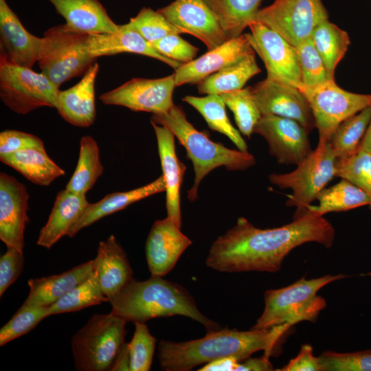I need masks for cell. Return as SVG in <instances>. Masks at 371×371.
Instances as JSON below:
<instances>
[{
    "label": "cell",
    "instance_id": "21",
    "mask_svg": "<svg viewBox=\"0 0 371 371\" xmlns=\"http://www.w3.org/2000/svg\"><path fill=\"white\" fill-rule=\"evenodd\" d=\"M98 71L99 65L95 62L78 83L58 93L56 109L73 126L88 127L95 121V83Z\"/></svg>",
    "mask_w": 371,
    "mask_h": 371
},
{
    "label": "cell",
    "instance_id": "8",
    "mask_svg": "<svg viewBox=\"0 0 371 371\" xmlns=\"http://www.w3.org/2000/svg\"><path fill=\"white\" fill-rule=\"evenodd\" d=\"M87 36L73 30L66 24L47 30L42 37L38 61L41 73L58 87L84 74L95 60L86 49Z\"/></svg>",
    "mask_w": 371,
    "mask_h": 371
},
{
    "label": "cell",
    "instance_id": "42",
    "mask_svg": "<svg viewBox=\"0 0 371 371\" xmlns=\"http://www.w3.org/2000/svg\"><path fill=\"white\" fill-rule=\"evenodd\" d=\"M135 331L128 347L131 357V371H148L155 349L156 339L143 322H135Z\"/></svg>",
    "mask_w": 371,
    "mask_h": 371
},
{
    "label": "cell",
    "instance_id": "51",
    "mask_svg": "<svg viewBox=\"0 0 371 371\" xmlns=\"http://www.w3.org/2000/svg\"><path fill=\"white\" fill-rule=\"evenodd\" d=\"M111 371H131V357L128 343L125 342L121 348Z\"/></svg>",
    "mask_w": 371,
    "mask_h": 371
},
{
    "label": "cell",
    "instance_id": "11",
    "mask_svg": "<svg viewBox=\"0 0 371 371\" xmlns=\"http://www.w3.org/2000/svg\"><path fill=\"white\" fill-rule=\"evenodd\" d=\"M302 92L310 104L318 130V144L329 142L342 122L371 106V94L349 92L339 87L335 80Z\"/></svg>",
    "mask_w": 371,
    "mask_h": 371
},
{
    "label": "cell",
    "instance_id": "22",
    "mask_svg": "<svg viewBox=\"0 0 371 371\" xmlns=\"http://www.w3.org/2000/svg\"><path fill=\"white\" fill-rule=\"evenodd\" d=\"M86 49L94 59L102 56L133 53L159 60L175 70L183 65L159 54L149 42L126 24L119 25V30L113 33L88 34Z\"/></svg>",
    "mask_w": 371,
    "mask_h": 371
},
{
    "label": "cell",
    "instance_id": "30",
    "mask_svg": "<svg viewBox=\"0 0 371 371\" xmlns=\"http://www.w3.org/2000/svg\"><path fill=\"white\" fill-rule=\"evenodd\" d=\"M215 15L227 38L242 34L254 21L263 0H203Z\"/></svg>",
    "mask_w": 371,
    "mask_h": 371
},
{
    "label": "cell",
    "instance_id": "10",
    "mask_svg": "<svg viewBox=\"0 0 371 371\" xmlns=\"http://www.w3.org/2000/svg\"><path fill=\"white\" fill-rule=\"evenodd\" d=\"M326 19L328 14L322 0H276L256 16V21L294 47L310 38L315 27Z\"/></svg>",
    "mask_w": 371,
    "mask_h": 371
},
{
    "label": "cell",
    "instance_id": "7",
    "mask_svg": "<svg viewBox=\"0 0 371 371\" xmlns=\"http://www.w3.org/2000/svg\"><path fill=\"white\" fill-rule=\"evenodd\" d=\"M337 160L329 142L317 148L297 165L295 170L284 174L272 173L269 181L281 189L289 188L286 205L295 207L294 217L302 215L316 200L318 194L337 175Z\"/></svg>",
    "mask_w": 371,
    "mask_h": 371
},
{
    "label": "cell",
    "instance_id": "2",
    "mask_svg": "<svg viewBox=\"0 0 371 371\" xmlns=\"http://www.w3.org/2000/svg\"><path fill=\"white\" fill-rule=\"evenodd\" d=\"M290 327L284 324L247 331L221 328L190 341L161 340L158 344L159 366L166 371H188L223 357H234L240 362L259 350L270 357L278 352L280 339Z\"/></svg>",
    "mask_w": 371,
    "mask_h": 371
},
{
    "label": "cell",
    "instance_id": "4",
    "mask_svg": "<svg viewBox=\"0 0 371 371\" xmlns=\"http://www.w3.org/2000/svg\"><path fill=\"white\" fill-rule=\"evenodd\" d=\"M150 122L170 130L186 149L187 158L192 162L194 179L188 192V198L192 202L197 199L200 183L212 170L221 166L229 170H244L256 164L255 157L247 151L228 148L196 129L180 106L174 105L165 113L153 114Z\"/></svg>",
    "mask_w": 371,
    "mask_h": 371
},
{
    "label": "cell",
    "instance_id": "45",
    "mask_svg": "<svg viewBox=\"0 0 371 371\" xmlns=\"http://www.w3.org/2000/svg\"><path fill=\"white\" fill-rule=\"evenodd\" d=\"M150 43L161 56L181 64L195 59L199 51L198 47L182 38L179 34H169Z\"/></svg>",
    "mask_w": 371,
    "mask_h": 371
},
{
    "label": "cell",
    "instance_id": "41",
    "mask_svg": "<svg viewBox=\"0 0 371 371\" xmlns=\"http://www.w3.org/2000/svg\"><path fill=\"white\" fill-rule=\"evenodd\" d=\"M48 316V306L20 307L1 328L0 346L27 333Z\"/></svg>",
    "mask_w": 371,
    "mask_h": 371
},
{
    "label": "cell",
    "instance_id": "20",
    "mask_svg": "<svg viewBox=\"0 0 371 371\" xmlns=\"http://www.w3.org/2000/svg\"><path fill=\"white\" fill-rule=\"evenodd\" d=\"M1 56L30 67L38 61L43 38L30 33L5 0H0Z\"/></svg>",
    "mask_w": 371,
    "mask_h": 371
},
{
    "label": "cell",
    "instance_id": "35",
    "mask_svg": "<svg viewBox=\"0 0 371 371\" xmlns=\"http://www.w3.org/2000/svg\"><path fill=\"white\" fill-rule=\"evenodd\" d=\"M104 171L100 159V150L96 141L89 135L80 140L79 156L76 169L66 185L65 189L75 193L86 194Z\"/></svg>",
    "mask_w": 371,
    "mask_h": 371
},
{
    "label": "cell",
    "instance_id": "34",
    "mask_svg": "<svg viewBox=\"0 0 371 371\" xmlns=\"http://www.w3.org/2000/svg\"><path fill=\"white\" fill-rule=\"evenodd\" d=\"M370 122L371 106H369L338 126L329 140L337 165L356 155Z\"/></svg>",
    "mask_w": 371,
    "mask_h": 371
},
{
    "label": "cell",
    "instance_id": "24",
    "mask_svg": "<svg viewBox=\"0 0 371 371\" xmlns=\"http://www.w3.org/2000/svg\"><path fill=\"white\" fill-rule=\"evenodd\" d=\"M151 124L156 135L163 176L166 181L167 214L181 227L180 188L186 168L176 155L173 133L164 126L153 122Z\"/></svg>",
    "mask_w": 371,
    "mask_h": 371
},
{
    "label": "cell",
    "instance_id": "16",
    "mask_svg": "<svg viewBox=\"0 0 371 371\" xmlns=\"http://www.w3.org/2000/svg\"><path fill=\"white\" fill-rule=\"evenodd\" d=\"M157 11L181 34H190L201 41L207 51L229 40L203 0H175Z\"/></svg>",
    "mask_w": 371,
    "mask_h": 371
},
{
    "label": "cell",
    "instance_id": "43",
    "mask_svg": "<svg viewBox=\"0 0 371 371\" xmlns=\"http://www.w3.org/2000/svg\"><path fill=\"white\" fill-rule=\"evenodd\" d=\"M337 166L336 177L352 182L371 200V152L359 150L352 158Z\"/></svg>",
    "mask_w": 371,
    "mask_h": 371
},
{
    "label": "cell",
    "instance_id": "1",
    "mask_svg": "<svg viewBox=\"0 0 371 371\" xmlns=\"http://www.w3.org/2000/svg\"><path fill=\"white\" fill-rule=\"evenodd\" d=\"M335 231L324 216L308 210L283 226L259 229L243 217L218 237L206 258L207 267L227 273L265 271L281 269L285 257L295 247L315 242L330 248Z\"/></svg>",
    "mask_w": 371,
    "mask_h": 371
},
{
    "label": "cell",
    "instance_id": "47",
    "mask_svg": "<svg viewBox=\"0 0 371 371\" xmlns=\"http://www.w3.org/2000/svg\"><path fill=\"white\" fill-rule=\"evenodd\" d=\"M30 148H45L37 136L16 130H5L0 133V155Z\"/></svg>",
    "mask_w": 371,
    "mask_h": 371
},
{
    "label": "cell",
    "instance_id": "28",
    "mask_svg": "<svg viewBox=\"0 0 371 371\" xmlns=\"http://www.w3.org/2000/svg\"><path fill=\"white\" fill-rule=\"evenodd\" d=\"M86 194H78L67 189L60 191L45 225L41 228L36 244L49 249L62 237L67 236L69 229L89 205Z\"/></svg>",
    "mask_w": 371,
    "mask_h": 371
},
{
    "label": "cell",
    "instance_id": "29",
    "mask_svg": "<svg viewBox=\"0 0 371 371\" xmlns=\"http://www.w3.org/2000/svg\"><path fill=\"white\" fill-rule=\"evenodd\" d=\"M0 160L38 186H49L65 175V170L49 157L45 148H30L1 155Z\"/></svg>",
    "mask_w": 371,
    "mask_h": 371
},
{
    "label": "cell",
    "instance_id": "40",
    "mask_svg": "<svg viewBox=\"0 0 371 371\" xmlns=\"http://www.w3.org/2000/svg\"><path fill=\"white\" fill-rule=\"evenodd\" d=\"M126 24L149 43L155 42L169 34H181L160 12L150 8H143Z\"/></svg>",
    "mask_w": 371,
    "mask_h": 371
},
{
    "label": "cell",
    "instance_id": "50",
    "mask_svg": "<svg viewBox=\"0 0 371 371\" xmlns=\"http://www.w3.org/2000/svg\"><path fill=\"white\" fill-rule=\"evenodd\" d=\"M239 361L234 357L217 359L205 363L199 371H236Z\"/></svg>",
    "mask_w": 371,
    "mask_h": 371
},
{
    "label": "cell",
    "instance_id": "33",
    "mask_svg": "<svg viewBox=\"0 0 371 371\" xmlns=\"http://www.w3.org/2000/svg\"><path fill=\"white\" fill-rule=\"evenodd\" d=\"M317 205H309L307 210L324 216L329 212L347 211L361 206L369 205L371 200L358 186L346 179L335 185L323 189L317 195Z\"/></svg>",
    "mask_w": 371,
    "mask_h": 371
},
{
    "label": "cell",
    "instance_id": "37",
    "mask_svg": "<svg viewBox=\"0 0 371 371\" xmlns=\"http://www.w3.org/2000/svg\"><path fill=\"white\" fill-rule=\"evenodd\" d=\"M105 302H109V299L103 293L93 272L89 278L49 306V316L80 311Z\"/></svg>",
    "mask_w": 371,
    "mask_h": 371
},
{
    "label": "cell",
    "instance_id": "9",
    "mask_svg": "<svg viewBox=\"0 0 371 371\" xmlns=\"http://www.w3.org/2000/svg\"><path fill=\"white\" fill-rule=\"evenodd\" d=\"M59 87L43 73L0 57V98L12 111L25 115L38 108H56Z\"/></svg>",
    "mask_w": 371,
    "mask_h": 371
},
{
    "label": "cell",
    "instance_id": "39",
    "mask_svg": "<svg viewBox=\"0 0 371 371\" xmlns=\"http://www.w3.org/2000/svg\"><path fill=\"white\" fill-rule=\"evenodd\" d=\"M295 48L304 86L303 90L335 80V78L330 76L311 37L300 43Z\"/></svg>",
    "mask_w": 371,
    "mask_h": 371
},
{
    "label": "cell",
    "instance_id": "6",
    "mask_svg": "<svg viewBox=\"0 0 371 371\" xmlns=\"http://www.w3.org/2000/svg\"><path fill=\"white\" fill-rule=\"evenodd\" d=\"M126 322L112 313L94 314L71 339L76 370H111L125 344Z\"/></svg>",
    "mask_w": 371,
    "mask_h": 371
},
{
    "label": "cell",
    "instance_id": "15",
    "mask_svg": "<svg viewBox=\"0 0 371 371\" xmlns=\"http://www.w3.org/2000/svg\"><path fill=\"white\" fill-rule=\"evenodd\" d=\"M254 133L267 141L271 155L280 164L298 165L313 151L308 132L298 122L273 115H262Z\"/></svg>",
    "mask_w": 371,
    "mask_h": 371
},
{
    "label": "cell",
    "instance_id": "17",
    "mask_svg": "<svg viewBox=\"0 0 371 371\" xmlns=\"http://www.w3.org/2000/svg\"><path fill=\"white\" fill-rule=\"evenodd\" d=\"M29 194L15 177L0 173V239L7 247L23 252L24 232L29 221Z\"/></svg>",
    "mask_w": 371,
    "mask_h": 371
},
{
    "label": "cell",
    "instance_id": "3",
    "mask_svg": "<svg viewBox=\"0 0 371 371\" xmlns=\"http://www.w3.org/2000/svg\"><path fill=\"white\" fill-rule=\"evenodd\" d=\"M109 302L111 313L126 322L145 323L156 317L182 315L199 322L207 332L221 328L201 313L183 286L160 276L144 281L133 279Z\"/></svg>",
    "mask_w": 371,
    "mask_h": 371
},
{
    "label": "cell",
    "instance_id": "5",
    "mask_svg": "<svg viewBox=\"0 0 371 371\" xmlns=\"http://www.w3.org/2000/svg\"><path fill=\"white\" fill-rule=\"evenodd\" d=\"M344 274L326 275L317 278H301L293 284L265 293V308L252 327L267 329L288 324L291 326L304 320L315 321L326 305L317 295L325 285L346 278Z\"/></svg>",
    "mask_w": 371,
    "mask_h": 371
},
{
    "label": "cell",
    "instance_id": "12",
    "mask_svg": "<svg viewBox=\"0 0 371 371\" xmlns=\"http://www.w3.org/2000/svg\"><path fill=\"white\" fill-rule=\"evenodd\" d=\"M175 87L174 74L154 79L135 78L102 93L99 98L105 104L162 114L175 105L172 95Z\"/></svg>",
    "mask_w": 371,
    "mask_h": 371
},
{
    "label": "cell",
    "instance_id": "48",
    "mask_svg": "<svg viewBox=\"0 0 371 371\" xmlns=\"http://www.w3.org/2000/svg\"><path fill=\"white\" fill-rule=\"evenodd\" d=\"M280 371H322L319 357L313 353V348L309 344L303 345L300 352L282 368Z\"/></svg>",
    "mask_w": 371,
    "mask_h": 371
},
{
    "label": "cell",
    "instance_id": "52",
    "mask_svg": "<svg viewBox=\"0 0 371 371\" xmlns=\"http://www.w3.org/2000/svg\"><path fill=\"white\" fill-rule=\"evenodd\" d=\"M359 150L371 152V122L361 142Z\"/></svg>",
    "mask_w": 371,
    "mask_h": 371
},
{
    "label": "cell",
    "instance_id": "31",
    "mask_svg": "<svg viewBox=\"0 0 371 371\" xmlns=\"http://www.w3.org/2000/svg\"><path fill=\"white\" fill-rule=\"evenodd\" d=\"M261 71L255 53L212 74L198 83L200 94H222L243 88L247 82Z\"/></svg>",
    "mask_w": 371,
    "mask_h": 371
},
{
    "label": "cell",
    "instance_id": "23",
    "mask_svg": "<svg viewBox=\"0 0 371 371\" xmlns=\"http://www.w3.org/2000/svg\"><path fill=\"white\" fill-rule=\"evenodd\" d=\"M93 273L109 300L133 279L127 255L114 235L100 242Z\"/></svg>",
    "mask_w": 371,
    "mask_h": 371
},
{
    "label": "cell",
    "instance_id": "44",
    "mask_svg": "<svg viewBox=\"0 0 371 371\" xmlns=\"http://www.w3.org/2000/svg\"><path fill=\"white\" fill-rule=\"evenodd\" d=\"M322 371H371V350L324 352L319 357Z\"/></svg>",
    "mask_w": 371,
    "mask_h": 371
},
{
    "label": "cell",
    "instance_id": "19",
    "mask_svg": "<svg viewBox=\"0 0 371 371\" xmlns=\"http://www.w3.org/2000/svg\"><path fill=\"white\" fill-rule=\"evenodd\" d=\"M256 53L249 33L229 39L174 71L176 86L198 84L209 76Z\"/></svg>",
    "mask_w": 371,
    "mask_h": 371
},
{
    "label": "cell",
    "instance_id": "49",
    "mask_svg": "<svg viewBox=\"0 0 371 371\" xmlns=\"http://www.w3.org/2000/svg\"><path fill=\"white\" fill-rule=\"evenodd\" d=\"M269 357L264 355L261 357H248L239 363L236 371H269L273 370V366L269 360Z\"/></svg>",
    "mask_w": 371,
    "mask_h": 371
},
{
    "label": "cell",
    "instance_id": "25",
    "mask_svg": "<svg viewBox=\"0 0 371 371\" xmlns=\"http://www.w3.org/2000/svg\"><path fill=\"white\" fill-rule=\"evenodd\" d=\"M93 272V260H91L60 274L30 279L27 282L29 294L21 307L49 306Z\"/></svg>",
    "mask_w": 371,
    "mask_h": 371
},
{
    "label": "cell",
    "instance_id": "32",
    "mask_svg": "<svg viewBox=\"0 0 371 371\" xmlns=\"http://www.w3.org/2000/svg\"><path fill=\"white\" fill-rule=\"evenodd\" d=\"M182 100L193 106L203 116L210 129L227 136L238 150L247 151L245 141L227 117L226 104L221 95H186Z\"/></svg>",
    "mask_w": 371,
    "mask_h": 371
},
{
    "label": "cell",
    "instance_id": "13",
    "mask_svg": "<svg viewBox=\"0 0 371 371\" xmlns=\"http://www.w3.org/2000/svg\"><path fill=\"white\" fill-rule=\"evenodd\" d=\"M249 27L250 43L265 63L267 78L284 81L302 91L295 47L258 21L252 22Z\"/></svg>",
    "mask_w": 371,
    "mask_h": 371
},
{
    "label": "cell",
    "instance_id": "18",
    "mask_svg": "<svg viewBox=\"0 0 371 371\" xmlns=\"http://www.w3.org/2000/svg\"><path fill=\"white\" fill-rule=\"evenodd\" d=\"M172 218L157 220L153 224L146 245V258L152 276L163 277L175 266L192 241Z\"/></svg>",
    "mask_w": 371,
    "mask_h": 371
},
{
    "label": "cell",
    "instance_id": "36",
    "mask_svg": "<svg viewBox=\"0 0 371 371\" xmlns=\"http://www.w3.org/2000/svg\"><path fill=\"white\" fill-rule=\"evenodd\" d=\"M311 38L330 76L335 78L337 65L350 45L347 32L326 19L315 27Z\"/></svg>",
    "mask_w": 371,
    "mask_h": 371
},
{
    "label": "cell",
    "instance_id": "38",
    "mask_svg": "<svg viewBox=\"0 0 371 371\" xmlns=\"http://www.w3.org/2000/svg\"><path fill=\"white\" fill-rule=\"evenodd\" d=\"M250 87L221 94L226 106L232 111L239 131L249 138L262 116Z\"/></svg>",
    "mask_w": 371,
    "mask_h": 371
},
{
    "label": "cell",
    "instance_id": "27",
    "mask_svg": "<svg viewBox=\"0 0 371 371\" xmlns=\"http://www.w3.org/2000/svg\"><path fill=\"white\" fill-rule=\"evenodd\" d=\"M161 192H166V181L163 175L144 186L128 191L109 194L96 203H89L69 229L67 236L74 237L81 229L92 225L100 218Z\"/></svg>",
    "mask_w": 371,
    "mask_h": 371
},
{
    "label": "cell",
    "instance_id": "26",
    "mask_svg": "<svg viewBox=\"0 0 371 371\" xmlns=\"http://www.w3.org/2000/svg\"><path fill=\"white\" fill-rule=\"evenodd\" d=\"M73 30L87 34L113 33L119 30L98 0H48Z\"/></svg>",
    "mask_w": 371,
    "mask_h": 371
},
{
    "label": "cell",
    "instance_id": "46",
    "mask_svg": "<svg viewBox=\"0 0 371 371\" xmlns=\"http://www.w3.org/2000/svg\"><path fill=\"white\" fill-rule=\"evenodd\" d=\"M23 265V252L7 247V251L0 258V296L19 278Z\"/></svg>",
    "mask_w": 371,
    "mask_h": 371
},
{
    "label": "cell",
    "instance_id": "14",
    "mask_svg": "<svg viewBox=\"0 0 371 371\" xmlns=\"http://www.w3.org/2000/svg\"><path fill=\"white\" fill-rule=\"evenodd\" d=\"M250 89L262 115L293 119L308 133L316 127L310 104L296 87L278 79L266 78Z\"/></svg>",
    "mask_w": 371,
    "mask_h": 371
}]
</instances>
